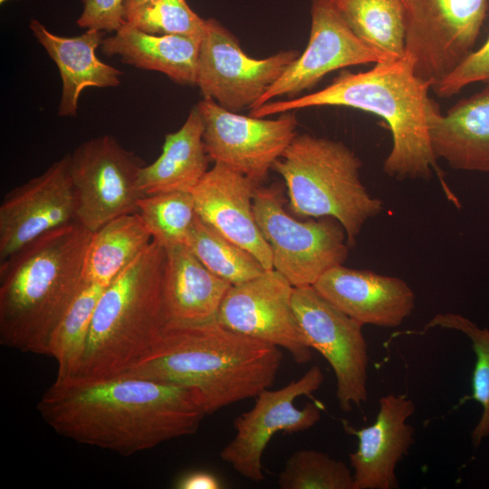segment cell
Wrapping results in <instances>:
<instances>
[{"label":"cell","instance_id":"6da1fadb","mask_svg":"<svg viewBox=\"0 0 489 489\" xmlns=\"http://www.w3.org/2000/svg\"><path fill=\"white\" fill-rule=\"evenodd\" d=\"M37 409L61 436L123 455L194 435L206 415L187 388L130 374L55 379Z\"/></svg>","mask_w":489,"mask_h":489},{"label":"cell","instance_id":"7a4b0ae2","mask_svg":"<svg viewBox=\"0 0 489 489\" xmlns=\"http://www.w3.org/2000/svg\"><path fill=\"white\" fill-rule=\"evenodd\" d=\"M282 361L280 348L216 320L165 327L150 353L124 374L187 388L210 415L272 387Z\"/></svg>","mask_w":489,"mask_h":489},{"label":"cell","instance_id":"3957f363","mask_svg":"<svg viewBox=\"0 0 489 489\" xmlns=\"http://www.w3.org/2000/svg\"><path fill=\"white\" fill-rule=\"evenodd\" d=\"M406 56L378 62L361 72H343L330 85L300 98L271 101L250 110L264 118L318 106H344L378 115L388 125L391 149L383 170L398 180L429 179L436 169L430 130L442 114Z\"/></svg>","mask_w":489,"mask_h":489},{"label":"cell","instance_id":"277c9868","mask_svg":"<svg viewBox=\"0 0 489 489\" xmlns=\"http://www.w3.org/2000/svg\"><path fill=\"white\" fill-rule=\"evenodd\" d=\"M91 234L74 222L0 262L2 345L47 356L51 334L82 285Z\"/></svg>","mask_w":489,"mask_h":489},{"label":"cell","instance_id":"5b68a950","mask_svg":"<svg viewBox=\"0 0 489 489\" xmlns=\"http://www.w3.org/2000/svg\"><path fill=\"white\" fill-rule=\"evenodd\" d=\"M165 248L152 241L104 287L80 368L72 378L102 379L122 375L150 353L165 328Z\"/></svg>","mask_w":489,"mask_h":489},{"label":"cell","instance_id":"8992f818","mask_svg":"<svg viewBox=\"0 0 489 489\" xmlns=\"http://www.w3.org/2000/svg\"><path fill=\"white\" fill-rule=\"evenodd\" d=\"M360 168L342 142L297 134L272 169L284 180L294 214L336 219L352 246L365 223L383 210V201L362 184Z\"/></svg>","mask_w":489,"mask_h":489},{"label":"cell","instance_id":"52a82bcc","mask_svg":"<svg viewBox=\"0 0 489 489\" xmlns=\"http://www.w3.org/2000/svg\"><path fill=\"white\" fill-rule=\"evenodd\" d=\"M284 201L279 185L257 186L254 216L270 246L273 269L294 288L312 286L326 271L345 263L346 233L332 217L296 220L286 212Z\"/></svg>","mask_w":489,"mask_h":489},{"label":"cell","instance_id":"ba28073f","mask_svg":"<svg viewBox=\"0 0 489 489\" xmlns=\"http://www.w3.org/2000/svg\"><path fill=\"white\" fill-rule=\"evenodd\" d=\"M405 55L433 88L472 52L488 0H404Z\"/></svg>","mask_w":489,"mask_h":489},{"label":"cell","instance_id":"9c48e42d","mask_svg":"<svg viewBox=\"0 0 489 489\" xmlns=\"http://www.w3.org/2000/svg\"><path fill=\"white\" fill-rule=\"evenodd\" d=\"M145 165L110 135L82 142L70 153V174L77 198V221L91 232L123 215L139 212L145 196L138 187Z\"/></svg>","mask_w":489,"mask_h":489},{"label":"cell","instance_id":"30bf717a","mask_svg":"<svg viewBox=\"0 0 489 489\" xmlns=\"http://www.w3.org/2000/svg\"><path fill=\"white\" fill-rule=\"evenodd\" d=\"M299 55L298 51L288 50L252 58L231 32L208 18L200 41L196 85L204 99L227 110H252Z\"/></svg>","mask_w":489,"mask_h":489},{"label":"cell","instance_id":"8fae6325","mask_svg":"<svg viewBox=\"0 0 489 489\" xmlns=\"http://www.w3.org/2000/svg\"><path fill=\"white\" fill-rule=\"evenodd\" d=\"M323 381V372L314 365L300 379L281 388L260 392L254 398V407L234 420L235 435L221 450V459L244 478L263 481L262 458L274 434L303 432L321 420L317 403L310 402L299 409L294 401L302 396H311Z\"/></svg>","mask_w":489,"mask_h":489},{"label":"cell","instance_id":"7c38bea8","mask_svg":"<svg viewBox=\"0 0 489 489\" xmlns=\"http://www.w3.org/2000/svg\"><path fill=\"white\" fill-rule=\"evenodd\" d=\"M292 306L308 345L331 365L340 408L350 412L368 398V346L360 322L335 307L313 286L295 287Z\"/></svg>","mask_w":489,"mask_h":489},{"label":"cell","instance_id":"4fadbf2b","mask_svg":"<svg viewBox=\"0 0 489 489\" xmlns=\"http://www.w3.org/2000/svg\"><path fill=\"white\" fill-rule=\"evenodd\" d=\"M197 107L204 123L203 139L207 155L260 185L296 134L295 111L276 119L241 115L204 99Z\"/></svg>","mask_w":489,"mask_h":489},{"label":"cell","instance_id":"5bb4252c","mask_svg":"<svg viewBox=\"0 0 489 489\" xmlns=\"http://www.w3.org/2000/svg\"><path fill=\"white\" fill-rule=\"evenodd\" d=\"M293 290L282 273L266 270L231 286L217 321L234 331L287 350L297 364H306L312 358V348L293 310Z\"/></svg>","mask_w":489,"mask_h":489},{"label":"cell","instance_id":"9a60e30c","mask_svg":"<svg viewBox=\"0 0 489 489\" xmlns=\"http://www.w3.org/2000/svg\"><path fill=\"white\" fill-rule=\"evenodd\" d=\"M70 153L7 192L0 205V262L43 234L77 221Z\"/></svg>","mask_w":489,"mask_h":489},{"label":"cell","instance_id":"2e32d148","mask_svg":"<svg viewBox=\"0 0 489 489\" xmlns=\"http://www.w3.org/2000/svg\"><path fill=\"white\" fill-rule=\"evenodd\" d=\"M311 17L306 49L254 108L277 97L293 96L311 89L326 74L338 69L394 59L357 37L331 0H312Z\"/></svg>","mask_w":489,"mask_h":489},{"label":"cell","instance_id":"e0dca14e","mask_svg":"<svg viewBox=\"0 0 489 489\" xmlns=\"http://www.w3.org/2000/svg\"><path fill=\"white\" fill-rule=\"evenodd\" d=\"M375 422L354 429L343 422L344 430L358 438L350 454L354 489L398 487L396 468L415 440V428L407 420L415 412L414 402L404 395L388 394L379 398Z\"/></svg>","mask_w":489,"mask_h":489},{"label":"cell","instance_id":"ac0fdd59","mask_svg":"<svg viewBox=\"0 0 489 489\" xmlns=\"http://www.w3.org/2000/svg\"><path fill=\"white\" fill-rule=\"evenodd\" d=\"M257 186L247 177L215 163L193 189L192 196L196 213L203 221L251 253L265 270H272V252L254 213Z\"/></svg>","mask_w":489,"mask_h":489},{"label":"cell","instance_id":"d6986e66","mask_svg":"<svg viewBox=\"0 0 489 489\" xmlns=\"http://www.w3.org/2000/svg\"><path fill=\"white\" fill-rule=\"evenodd\" d=\"M312 286L363 325L398 327L415 307V293L404 280L343 264L326 271Z\"/></svg>","mask_w":489,"mask_h":489},{"label":"cell","instance_id":"ffe728a7","mask_svg":"<svg viewBox=\"0 0 489 489\" xmlns=\"http://www.w3.org/2000/svg\"><path fill=\"white\" fill-rule=\"evenodd\" d=\"M162 305L165 327L217 320L232 284L209 271L186 244L165 248Z\"/></svg>","mask_w":489,"mask_h":489},{"label":"cell","instance_id":"44dd1931","mask_svg":"<svg viewBox=\"0 0 489 489\" xmlns=\"http://www.w3.org/2000/svg\"><path fill=\"white\" fill-rule=\"evenodd\" d=\"M29 27L58 67L62 79L59 116L77 114L79 97L84 89L120 84L122 72L101 62L96 55V49L101 45L105 32L87 29L78 36L64 37L51 33L35 19H31Z\"/></svg>","mask_w":489,"mask_h":489},{"label":"cell","instance_id":"7402d4cb","mask_svg":"<svg viewBox=\"0 0 489 489\" xmlns=\"http://www.w3.org/2000/svg\"><path fill=\"white\" fill-rule=\"evenodd\" d=\"M430 138L436 158L451 168L489 172V84L441 114Z\"/></svg>","mask_w":489,"mask_h":489},{"label":"cell","instance_id":"603a6c76","mask_svg":"<svg viewBox=\"0 0 489 489\" xmlns=\"http://www.w3.org/2000/svg\"><path fill=\"white\" fill-rule=\"evenodd\" d=\"M203 134L204 123L196 105L182 127L166 135L159 157L140 168L138 187L145 197L193 191L208 171L211 161Z\"/></svg>","mask_w":489,"mask_h":489},{"label":"cell","instance_id":"cb8c5ba5","mask_svg":"<svg viewBox=\"0 0 489 489\" xmlns=\"http://www.w3.org/2000/svg\"><path fill=\"white\" fill-rule=\"evenodd\" d=\"M200 41L201 37L147 34L126 23L105 37L101 48L124 63L162 72L181 85H196Z\"/></svg>","mask_w":489,"mask_h":489},{"label":"cell","instance_id":"d4e9b609","mask_svg":"<svg viewBox=\"0 0 489 489\" xmlns=\"http://www.w3.org/2000/svg\"><path fill=\"white\" fill-rule=\"evenodd\" d=\"M152 241L138 212L110 220L91 234L83 261L82 281L107 286Z\"/></svg>","mask_w":489,"mask_h":489},{"label":"cell","instance_id":"484cf974","mask_svg":"<svg viewBox=\"0 0 489 489\" xmlns=\"http://www.w3.org/2000/svg\"><path fill=\"white\" fill-rule=\"evenodd\" d=\"M334 8L366 44L388 55H405L404 0H331Z\"/></svg>","mask_w":489,"mask_h":489},{"label":"cell","instance_id":"4316f807","mask_svg":"<svg viewBox=\"0 0 489 489\" xmlns=\"http://www.w3.org/2000/svg\"><path fill=\"white\" fill-rule=\"evenodd\" d=\"M104 287L82 281L78 292L53 331L47 356L57 361L56 379L62 380L76 375L85 350L93 312Z\"/></svg>","mask_w":489,"mask_h":489},{"label":"cell","instance_id":"83f0119b","mask_svg":"<svg viewBox=\"0 0 489 489\" xmlns=\"http://www.w3.org/2000/svg\"><path fill=\"white\" fill-rule=\"evenodd\" d=\"M186 245L209 271L232 285L249 281L266 271L251 253L226 238L197 215Z\"/></svg>","mask_w":489,"mask_h":489},{"label":"cell","instance_id":"f1b7e54d","mask_svg":"<svg viewBox=\"0 0 489 489\" xmlns=\"http://www.w3.org/2000/svg\"><path fill=\"white\" fill-rule=\"evenodd\" d=\"M138 207L154 242L163 248L186 244L197 216L192 192L146 196L139 200Z\"/></svg>","mask_w":489,"mask_h":489},{"label":"cell","instance_id":"f546056e","mask_svg":"<svg viewBox=\"0 0 489 489\" xmlns=\"http://www.w3.org/2000/svg\"><path fill=\"white\" fill-rule=\"evenodd\" d=\"M278 484L281 489H354L353 473L346 463L313 449L293 452Z\"/></svg>","mask_w":489,"mask_h":489},{"label":"cell","instance_id":"4dcf8cb0","mask_svg":"<svg viewBox=\"0 0 489 489\" xmlns=\"http://www.w3.org/2000/svg\"><path fill=\"white\" fill-rule=\"evenodd\" d=\"M436 327L461 331L472 341L476 361L472 377L473 393L469 398L483 407L480 420L472 432L473 444L478 446L482 439L489 436V331L453 312L436 314L426 324L425 330Z\"/></svg>","mask_w":489,"mask_h":489},{"label":"cell","instance_id":"1f68e13d","mask_svg":"<svg viewBox=\"0 0 489 489\" xmlns=\"http://www.w3.org/2000/svg\"><path fill=\"white\" fill-rule=\"evenodd\" d=\"M126 23L147 34L202 37L206 19L198 16L186 0H154L125 17Z\"/></svg>","mask_w":489,"mask_h":489},{"label":"cell","instance_id":"d6a6232c","mask_svg":"<svg viewBox=\"0 0 489 489\" xmlns=\"http://www.w3.org/2000/svg\"><path fill=\"white\" fill-rule=\"evenodd\" d=\"M483 81H489V37L478 50L471 52L432 89L439 97L448 98L465 86Z\"/></svg>","mask_w":489,"mask_h":489},{"label":"cell","instance_id":"836d02e7","mask_svg":"<svg viewBox=\"0 0 489 489\" xmlns=\"http://www.w3.org/2000/svg\"><path fill=\"white\" fill-rule=\"evenodd\" d=\"M82 5L77 20L81 28L110 33L126 24L124 0H82Z\"/></svg>","mask_w":489,"mask_h":489},{"label":"cell","instance_id":"e575fe53","mask_svg":"<svg viewBox=\"0 0 489 489\" xmlns=\"http://www.w3.org/2000/svg\"><path fill=\"white\" fill-rule=\"evenodd\" d=\"M221 487L218 478L205 471L189 473L180 478L177 484V488L179 489H219Z\"/></svg>","mask_w":489,"mask_h":489},{"label":"cell","instance_id":"d590c367","mask_svg":"<svg viewBox=\"0 0 489 489\" xmlns=\"http://www.w3.org/2000/svg\"><path fill=\"white\" fill-rule=\"evenodd\" d=\"M154 0H124L125 17L139 7Z\"/></svg>","mask_w":489,"mask_h":489},{"label":"cell","instance_id":"8d00e7d4","mask_svg":"<svg viewBox=\"0 0 489 489\" xmlns=\"http://www.w3.org/2000/svg\"><path fill=\"white\" fill-rule=\"evenodd\" d=\"M7 1H9V0H0V4L2 5V4L5 3Z\"/></svg>","mask_w":489,"mask_h":489}]
</instances>
